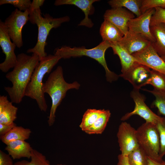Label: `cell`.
Segmentation results:
<instances>
[{
	"label": "cell",
	"instance_id": "cell-33",
	"mask_svg": "<svg viewBox=\"0 0 165 165\" xmlns=\"http://www.w3.org/2000/svg\"><path fill=\"white\" fill-rule=\"evenodd\" d=\"M154 8L155 11L151 18L150 26L160 23L165 24V9L159 7Z\"/></svg>",
	"mask_w": 165,
	"mask_h": 165
},
{
	"label": "cell",
	"instance_id": "cell-5",
	"mask_svg": "<svg viewBox=\"0 0 165 165\" xmlns=\"http://www.w3.org/2000/svg\"><path fill=\"white\" fill-rule=\"evenodd\" d=\"M111 43L107 41H102L96 47L90 49L83 47H71L64 46L56 49L54 55L61 58L68 59L71 57L87 56L94 59L104 68L107 81L111 82L117 80L119 76L108 68L105 57L107 50L111 47Z\"/></svg>",
	"mask_w": 165,
	"mask_h": 165
},
{
	"label": "cell",
	"instance_id": "cell-12",
	"mask_svg": "<svg viewBox=\"0 0 165 165\" xmlns=\"http://www.w3.org/2000/svg\"><path fill=\"white\" fill-rule=\"evenodd\" d=\"M155 11V8L150 9L142 13L140 16L130 20L128 23L129 31L142 35L151 43L155 42V38L150 29L151 18Z\"/></svg>",
	"mask_w": 165,
	"mask_h": 165
},
{
	"label": "cell",
	"instance_id": "cell-9",
	"mask_svg": "<svg viewBox=\"0 0 165 165\" xmlns=\"http://www.w3.org/2000/svg\"><path fill=\"white\" fill-rule=\"evenodd\" d=\"M0 46L6 56L4 61L0 64V69L4 73L7 72L16 65L17 56L14 50L16 45L11 41L4 22L0 21Z\"/></svg>",
	"mask_w": 165,
	"mask_h": 165
},
{
	"label": "cell",
	"instance_id": "cell-2",
	"mask_svg": "<svg viewBox=\"0 0 165 165\" xmlns=\"http://www.w3.org/2000/svg\"><path fill=\"white\" fill-rule=\"evenodd\" d=\"M80 86L76 81L72 83L66 82L64 78L62 68L60 66L50 73L45 82L43 83L42 87L43 93L48 94L52 100V105L48 117L49 126L53 124L57 109L65 97L67 91L71 89L78 90Z\"/></svg>",
	"mask_w": 165,
	"mask_h": 165
},
{
	"label": "cell",
	"instance_id": "cell-26",
	"mask_svg": "<svg viewBox=\"0 0 165 165\" xmlns=\"http://www.w3.org/2000/svg\"><path fill=\"white\" fill-rule=\"evenodd\" d=\"M147 84L152 85L154 89L165 91V75L159 72L152 70L150 76L144 86Z\"/></svg>",
	"mask_w": 165,
	"mask_h": 165
},
{
	"label": "cell",
	"instance_id": "cell-14",
	"mask_svg": "<svg viewBox=\"0 0 165 165\" xmlns=\"http://www.w3.org/2000/svg\"><path fill=\"white\" fill-rule=\"evenodd\" d=\"M118 43L130 54H132L144 49L151 42L142 35L128 31Z\"/></svg>",
	"mask_w": 165,
	"mask_h": 165
},
{
	"label": "cell",
	"instance_id": "cell-6",
	"mask_svg": "<svg viewBox=\"0 0 165 165\" xmlns=\"http://www.w3.org/2000/svg\"><path fill=\"white\" fill-rule=\"evenodd\" d=\"M136 136L139 146L147 156L158 160L160 156V137L156 125L145 122L136 130Z\"/></svg>",
	"mask_w": 165,
	"mask_h": 165
},
{
	"label": "cell",
	"instance_id": "cell-27",
	"mask_svg": "<svg viewBox=\"0 0 165 165\" xmlns=\"http://www.w3.org/2000/svg\"><path fill=\"white\" fill-rule=\"evenodd\" d=\"M143 90L152 94L155 97V99L152 104V106L157 108L159 113L165 116V91L154 89L151 90L145 89Z\"/></svg>",
	"mask_w": 165,
	"mask_h": 165
},
{
	"label": "cell",
	"instance_id": "cell-30",
	"mask_svg": "<svg viewBox=\"0 0 165 165\" xmlns=\"http://www.w3.org/2000/svg\"><path fill=\"white\" fill-rule=\"evenodd\" d=\"M158 130L160 142V156L162 159L165 155V118L158 121L156 124Z\"/></svg>",
	"mask_w": 165,
	"mask_h": 165
},
{
	"label": "cell",
	"instance_id": "cell-28",
	"mask_svg": "<svg viewBox=\"0 0 165 165\" xmlns=\"http://www.w3.org/2000/svg\"><path fill=\"white\" fill-rule=\"evenodd\" d=\"M127 156L131 165H148L147 156L139 146Z\"/></svg>",
	"mask_w": 165,
	"mask_h": 165
},
{
	"label": "cell",
	"instance_id": "cell-23",
	"mask_svg": "<svg viewBox=\"0 0 165 165\" xmlns=\"http://www.w3.org/2000/svg\"><path fill=\"white\" fill-rule=\"evenodd\" d=\"M142 0H111L108 3L112 8H124L138 17L142 14Z\"/></svg>",
	"mask_w": 165,
	"mask_h": 165
},
{
	"label": "cell",
	"instance_id": "cell-10",
	"mask_svg": "<svg viewBox=\"0 0 165 165\" xmlns=\"http://www.w3.org/2000/svg\"><path fill=\"white\" fill-rule=\"evenodd\" d=\"M121 154L127 156L139 147L136 136V130L126 122L119 125L117 133Z\"/></svg>",
	"mask_w": 165,
	"mask_h": 165
},
{
	"label": "cell",
	"instance_id": "cell-38",
	"mask_svg": "<svg viewBox=\"0 0 165 165\" xmlns=\"http://www.w3.org/2000/svg\"><path fill=\"white\" fill-rule=\"evenodd\" d=\"M118 162L117 165H131L127 156H123L120 154L118 156Z\"/></svg>",
	"mask_w": 165,
	"mask_h": 165
},
{
	"label": "cell",
	"instance_id": "cell-24",
	"mask_svg": "<svg viewBox=\"0 0 165 165\" xmlns=\"http://www.w3.org/2000/svg\"><path fill=\"white\" fill-rule=\"evenodd\" d=\"M111 116L108 110L102 109V112L95 122L84 132L89 134H101L104 131Z\"/></svg>",
	"mask_w": 165,
	"mask_h": 165
},
{
	"label": "cell",
	"instance_id": "cell-18",
	"mask_svg": "<svg viewBox=\"0 0 165 165\" xmlns=\"http://www.w3.org/2000/svg\"><path fill=\"white\" fill-rule=\"evenodd\" d=\"M6 145L5 149L13 159H20L22 157L31 158L33 149L25 141H13Z\"/></svg>",
	"mask_w": 165,
	"mask_h": 165
},
{
	"label": "cell",
	"instance_id": "cell-8",
	"mask_svg": "<svg viewBox=\"0 0 165 165\" xmlns=\"http://www.w3.org/2000/svg\"><path fill=\"white\" fill-rule=\"evenodd\" d=\"M139 90L134 88L131 92L130 96L135 103L134 109L132 111L126 114L121 119L124 121L133 115H137L144 119L146 122L156 125L158 121L163 119L164 117L157 115L148 107L145 102V97L141 94Z\"/></svg>",
	"mask_w": 165,
	"mask_h": 165
},
{
	"label": "cell",
	"instance_id": "cell-11",
	"mask_svg": "<svg viewBox=\"0 0 165 165\" xmlns=\"http://www.w3.org/2000/svg\"><path fill=\"white\" fill-rule=\"evenodd\" d=\"M141 64L165 75V62L151 43L142 50L132 54Z\"/></svg>",
	"mask_w": 165,
	"mask_h": 165
},
{
	"label": "cell",
	"instance_id": "cell-4",
	"mask_svg": "<svg viewBox=\"0 0 165 165\" xmlns=\"http://www.w3.org/2000/svg\"><path fill=\"white\" fill-rule=\"evenodd\" d=\"M70 18L68 16L60 18H53L46 13L44 17L41 15L40 8L34 10L29 14V21L32 24H36L38 28L37 41L34 47L28 49V53L37 55L39 61L47 55L45 51L46 41L51 30L60 27L62 24L68 22Z\"/></svg>",
	"mask_w": 165,
	"mask_h": 165
},
{
	"label": "cell",
	"instance_id": "cell-1",
	"mask_svg": "<svg viewBox=\"0 0 165 165\" xmlns=\"http://www.w3.org/2000/svg\"><path fill=\"white\" fill-rule=\"evenodd\" d=\"M17 63L11 71L6 75L12 83L11 87H5L12 103L19 104L25 96V92L33 72L38 64V56L32 53L29 55L21 53L17 56Z\"/></svg>",
	"mask_w": 165,
	"mask_h": 165
},
{
	"label": "cell",
	"instance_id": "cell-16",
	"mask_svg": "<svg viewBox=\"0 0 165 165\" xmlns=\"http://www.w3.org/2000/svg\"><path fill=\"white\" fill-rule=\"evenodd\" d=\"M151 72L146 66L138 64L122 78L129 82L134 88L140 89L149 78Z\"/></svg>",
	"mask_w": 165,
	"mask_h": 165
},
{
	"label": "cell",
	"instance_id": "cell-32",
	"mask_svg": "<svg viewBox=\"0 0 165 165\" xmlns=\"http://www.w3.org/2000/svg\"><path fill=\"white\" fill-rule=\"evenodd\" d=\"M156 7L165 9V0H142L141 10L142 13Z\"/></svg>",
	"mask_w": 165,
	"mask_h": 165
},
{
	"label": "cell",
	"instance_id": "cell-13",
	"mask_svg": "<svg viewBox=\"0 0 165 165\" xmlns=\"http://www.w3.org/2000/svg\"><path fill=\"white\" fill-rule=\"evenodd\" d=\"M104 20H108L117 27L125 35L129 31L128 23L135 18L134 14L123 7L112 8L106 10L104 15Z\"/></svg>",
	"mask_w": 165,
	"mask_h": 165
},
{
	"label": "cell",
	"instance_id": "cell-39",
	"mask_svg": "<svg viewBox=\"0 0 165 165\" xmlns=\"http://www.w3.org/2000/svg\"><path fill=\"white\" fill-rule=\"evenodd\" d=\"M161 57L163 60V61L165 62V56Z\"/></svg>",
	"mask_w": 165,
	"mask_h": 165
},
{
	"label": "cell",
	"instance_id": "cell-20",
	"mask_svg": "<svg viewBox=\"0 0 165 165\" xmlns=\"http://www.w3.org/2000/svg\"><path fill=\"white\" fill-rule=\"evenodd\" d=\"M100 33L102 41H107L111 44L118 42L124 35L115 25L105 20L101 24Z\"/></svg>",
	"mask_w": 165,
	"mask_h": 165
},
{
	"label": "cell",
	"instance_id": "cell-36",
	"mask_svg": "<svg viewBox=\"0 0 165 165\" xmlns=\"http://www.w3.org/2000/svg\"><path fill=\"white\" fill-rule=\"evenodd\" d=\"M45 1L44 0H33L29 9L30 14L35 9L40 8V7L43 5Z\"/></svg>",
	"mask_w": 165,
	"mask_h": 165
},
{
	"label": "cell",
	"instance_id": "cell-22",
	"mask_svg": "<svg viewBox=\"0 0 165 165\" xmlns=\"http://www.w3.org/2000/svg\"><path fill=\"white\" fill-rule=\"evenodd\" d=\"M31 132L29 129L16 126L5 135L1 137L0 139L6 145L13 141H25L29 138Z\"/></svg>",
	"mask_w": 165,
	"mask_h": 165
},
{
	"label": "cell",
	"instance_id": "cell-40",
	"mask_svg": "<svg viewBox=\"0 0 165 165\" xmlns=\"http://www.w3.org/2000/svg\"><path fill=\"white\" fill-rule=\"evenodd\" d=\"M48 165H50V164H48ZM57 165H65V164H57Z\"/></svg>",
	"mask_w": 165,
	"mask_h": 165
},
{
	"label": "cell",
	"instance_id": "cell-31",
	"mask_svg": "<svg viewBox=\"0 0 165 165\" xmlns=\"http://www.w3.org/2000/svg\"><path fill=\"white\" fill-rule=\"evenodd\" d=\"M31 2L30 0H0V5L10 4L19 10L25 11L29 9Z\"/></svg>",
	"mask_w": 165,
	"mask_h": 165
},
{
	"label": "cell",
	"instance_id": "cell-3",
	"mask_svg": "<svg viewBox=\"0 0 165 165\" xmlns=\"http://www.w3.org/2000/svg\"><path fill=\"white\" fill-rule=\"evenodd\" d=\"M61 59L59 56L50 54L42 59L35 69L26 88L25 96L35 100L41 111L46 112L48 107L42 90L43 78Z\"/></svg>",
	"mask_w": 165,
	"mask_h": 165
},
{
	"label": "cell",
	"instance_id": "cell-21",
	"mask_svg": "<svg viewBox=\"0 0 165 165\" xmlns=\"http://www.w3.org/2000/svg\"><path fill=\"white\" fill-rule=\"evenodd\" d=\"M150 29L155 39L151 44L160 57L165 56V24H154L150 26Z\"/></svg>",
	"mask_w": 165,
	"mask_h": 165
},
{
	"label": "cell",
	"instance_id": "cell-17",
	"mask_svg": "<svg viewBox=\"0 0 165 165\" xmlns=\"http://www.w3.org/2000/svg\"><path fill=\"white\" fill-rule=\"evenodd\" d=\"M111 47L112 49L114 54L117 55L120 60L122 73L119 76L122 77L136 65L139 64L134 56L130 54L118 42L111 44Z\"/></svg>",
	"mask_w": 165,
	"mask_h": 165
},
{
	"label": "cell",
	"instance_id": "cell-19",
	"mask_svg": "<svg viewBox=\"0 0 165 165\" xmlns=\"http://www.w3.org/2000/svg\"><path fill=\"white\" fill-rule=\"evenodd\" d=\"M12 103L7 96H0V123L11 124L16 119L18 108Z\"/></svg>",
	"mask_w": 165,
	"mask_h": 165
},
{
	"label": "cell",
	"instance_id": "cell-34",
	"mask_svg": "<svg viewBox=\"0 0 165 165\" xmlns=\"http://www.w3.org/2000/svg\"><path fill=\"white\" fill-rule=\"evenodd\" d=\"M0 165H14L10 156L0 150Z\"/></svg>",
	"mask_w": 165,
	"mask_h": 165
},
{
	"label": "cell",
	"instance_id": "cell-37",
	"mask_svg": "<svg viewBox=\"0 0 165 165\" xmlns=\"http://www.w3.org/2000/svg\"><path fill=\"white\" fill-rule=\"evenodd\" d=\"M148 165H165V160H158L147 156Z\"/></svg>",
	"mask_w": 165,
	"mask_h": 165
},
{
	"label": "cell",
	"instance_id": "cell-25",
	"mask_svg": "<svg viewBox=\"0 0 165 165\" xmlns=\"http://www.w3.org/2000/svg\"><path fill=\"white\" fill-rule=\"evenodd\" d=\"M102 109H88L84 113L79 125L84 132L90 127L97 119Z\"/></svg>",
	"mask_w": 165,
	"mask_h": 165
},
{
	"label": "cell",
	"instance_id": "cell-15",
	"mask_svg": "<svg viewBox=\"0 0 165 165\" xmlns=\"http://www.w3.org/2000/svg\"><path fill=\"white\" fill-rule=\"evenodd\" d=\"M98 0H57L54 3L56 6L64 5H73L80 9L84 13L85 17L78 24L79 26H84L91 28L94 24L89 17V15L94 13V8L93 4Z\"/></svg>",
	"mask_w": 165,
	"mask_h": 165
},
{
	"label": "cell",
	"instance_id": "cell-7",
	"mask_svg": "<svg viewBox=\"0 0 165 165\" xmlns=\"http://www.w3.org/2000/svg\"><path fill=\"white\" fill-rule=\"evenodd\" d=\"M29 9L22 12L16 9L4 22L11 40L18 48L23 45L22 29L29 20Z\"/></svg>",
	"mask_w": 165,
	"mask_h": 165
},
{
	"label": "cell",
	"instance_id": "cell-29",
	"mask_svg": "<svg viewBox=\"0 0 165 165\" xmlns=\"http://www.w3.org/2000/svg\"><path fill=\"white\" fill-rule=\"evenodd\" d=\"M31 158V160L30 162L23 160L15 163L14 165H48L50 164L45 156L34 149L32 150Z\"/></svg>",
	"mask_w": 165,
	"mask_h": 165
},
{
	"label": "cell",
	"instance_id": "cell-35",
	"mask_svg": "<svg viewBox=\"0 0 165 165\" xmlns=\"http://www.w3.org/2000/svg\"><path fill=\"white\" fill-rule=\"evenodd\" d=\"M16 126V124L14 123L10 124H5L0 123V137L5 135L13 127Z\"/></svg>",
	"mask_w": 165,
	"mask_h": 165
}]
</instances>
